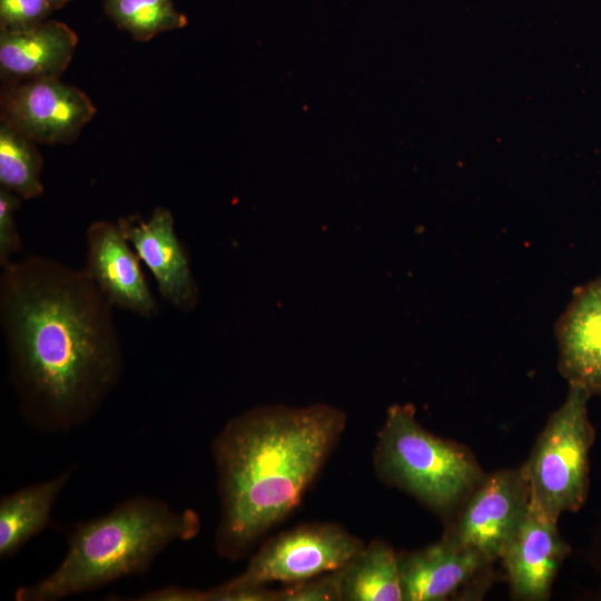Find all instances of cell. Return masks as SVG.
<instances>
[{
  "label": "cell",
  "instance_id": "cell-16",
  "mask_svg": "<svg viewBox=\"0 0 601 601\" xmlns=\"http://www.w3.org/2000/svg\"><path fill=\"white\" fill-rule=\"evenodd\" d=\"M343 601L403 600L397 553L373 540L338 570Z\"/></svg>",
  "mask_w": 601,
  "mask_h": 601
},
{
  "label": "cell",
  "instance_id": "cell-13",
  "mask_svg": "<svg viewBox=\"0 0 601 601\" xmlns=\"http://www.w3.org/2000/svg\"><path fill=\"white\" fill-rule=\"evenodd\" d=\"M403 600L442 601L467 588L492 562L443 536L421 550L397 553Z\"/></svg>",
  "mask_w": 601,
  "mask_h": 601
},
{
  "label": "cell",
  "instance_id": "cell-3",
  "mask_svg": "<svg viewBox=\"0 0 601 601\" xmlns=\"http://www.w3.org/2000/svg\"><path fill=\"white\" fill-rule=\"evenodd\" d=\"M200 519L166 501L140 495L75 525L67 551L47 577L14 592L17 601H57L147 572L170 543L194 539Z\"/></svg>",
  "mask_w": 601,
  "mask_h": 601
},
{
  "label": "cell",
  "instance_id": "cell-6",
  "mask_svg": "<svg viewBox=\"0 0 601 601\" xmlns=\"http://www.w3.org/2000/svg\"><path fill=\"white\" fill-rule=\"evenodd\" d=\"M363 545L361 539L336 523L302 524L266 541L240 574L219 587L304 581L339 570Z\"/></svg>",
  "mask_w": 601,
  "mask_h": 601
},
{
  "label": "cell",
  "instance_id": "cell-22",
  "mask_svg": "<svg viewBox=\"0 0 601 601\" xmlns=\"http://www.w3.org/2000/svg\"><path fill=\"white\" fill-rule=\"evenodd\" d=\"M134 600L139 601H205V591L180 588L166 587L158 590H151L144 594L137 595Z\"/></svg>",
  "mask_w": 601,
  "mask_h": 601
},
{
  "label": "cell",
  "instance_id": "cell-7",
  "mask_svg": "<svg viewBox=\"0 0 601 601\" xmlns=\"http://www.w3.org/2000/svg\"><path fill=\"white\" fill-rule=\"evenodd\" d=\"M95 114L88 95L60 78L1 86L0 121L36 144L73 142Z\"/></svg>",
  "mask_w": 601,
  "mask_h": 601
},
{
  "label": "cell",
  "instance_id": "cell-9",
  "mask_svg": "<svg viewBox=\"0 0 601 601\" xmlns=\"http://www.w3.org/2000/svg\"><path fill=\"white\" fill-rule=\"evenodd\" d=\"M83 270L114 308L152 318L159 305L146 280L140 259L118 221L95 220L85 234Z\"/></svg>",
  "mask_w": 601,
  "mask_h": 601
},
{
  "label": "cell",
  "instance_id": "cell-8",
  "mask_svg": "<svg viewBox=\"0 0 601 601\" xmlns=\"http://www.w3.org/2000/svg\"><path fill=\"white\" fill-rule=\"evenodd\" d=\"M530 509L522 469L484 476L465 499L463 509L444 536L490 562L500 560Z\"/></svg>",
  "mask_w": 601,
  "mask_h": 601
},
{
  "label": "cell",
  "instance_id": "cell-17",
  "mask_svg": "<svg viewBox=\"0 0 601 601\" xmlns=\"http://www.w3.org/2000/svg\"><path fill=\"white\" fill-rule=\"evenodd\" d=\"M37 145L0 121V187L21 199H32L43 194V159Z\"/></svg>",
  "mask_w": 601,
  "mask_h": 601
},
{
  "label": "cell",
  "instance_id": "cell-21",
  "mask_svg": "<svg viewBox=\"0 0 601 601\" xmlns=\"http://www.w3.org/2000/svg\"><path fill=\"white\" fill-rule=\"evenodd\" d=\"M21 198L12 191L0 187V266L9 265L12 256L21 250V238L18 231L16 214L21 206Z\"/></svg>",
  "mask_w": 601,
  "mask_h": 601
},
{
  "label": "cell",
  "instance_id": "cell-18",
  "mask_svg": "<svg viewBox=\"0 0 601 601\" xmlns=\"http://www.w3.org/2000/svg\"><path fill=\"white\" fill-rule=\"evenodd\" d=\"M111 21L136 41L147 42L161 32L187 24L173 0H102Z\"/></svg>",
  "mask_w": 601,
  "mask_h": 601
},
{
  "label": "cell",
  "instance_id": "cell-5",
  "mask_svg": "<svg viewBox=\"0 0 601 601\" xmlns=\"http://www.w3.org/2000/svg\"><path fill=\"white\" fill-rule=\"evenodd\" d=\"M590 397L585 388L569 384L564 402L548 420L521 467L530 505L555 522L565 512L579 511L588 496L589 452L595 437L588 415Z\"/></svg>",
  "mask_w": 601,
  "mask_h": 601
},
{
  "label": "cell",
  "instance_id": "cell-2",
  "mask_svg": "<svg viewBox=\"0 0 601 601\" xmlns=\"http://www.w3.org/2000/svg\"><path fill=\"white\" fill-rule=\"evenodd\" d=\"M345 425V413L327 404L258 406L226 423L213 443L218 555L245 556L299 504Z\"/></svg>",
  "mask_w": 601,
  "mask_h": 601
},
{
  "label": "cell",
  "instance_id": "cell-15",
  "mask_svg": "<svg viewBox=\"0 0 601 601\" xmlns=\"http://www.w3.org/2000/svg\"><path fill=\"white\" fill-rule=\"evenodd\" d=\"M72 470L38 482L0 500V556H13L27 542L48 525L52 509L70 480Z\"/></svg>",
  "mask_w": 601,
  "mask_h": 601
},
{
  "label": "cell",
  "instance_id": "cell-4",
  "mask_svg": "<svg viewBox=\"0 0 601 601\" xmlns=\"http://www.w3.org/2000/svg\"><path fill=\"white\" fill-rule=\"evenodd\" d=\"M373 462L382 481L439 513L459 506L485 476L467 449L425 430L411 404L387 410Z\"/></svg>",
  "mask_w": 601,
  "mask_h": 601
},
{
  "label": "cell",
  "instance_id": "cell-19",
  "mask_svg": "<svg viewBox=\"0 0 601 601\" xmlns=\"http://www.w3.org/2000/svg\"><path fill=\"white\" fill-rule=\"evenodd\" d=\"M52 8L46 0H0V30L20 31L48 20Z\"/></svg>",
  "mask_w": 601,
  "mask_h": 601
},
{
  "label": "cell",
  "instance_id": "cell-14",
  "mask_svg": "<svg viewBox=\"0 0 601 601\" xmlns=\"http://www.w3.org/2000/svg\"><path fill=\"white\" fill-rule=\"evenodd\" d=\"M77 45V33L57 20H46L20 31L0 30L2 83L60 78L69 67Z\"/></svg>",
  "mask_w": 601,
  "mask_h": 601
},
{
  "label": "cell",
  "instance_id": "cell-23",
  "mask_svg": "<svg viewBox=\"0 0 601 601\" xmlns=\"http://www.w3.org/2000/svg\"><path fill=\"white\" fill-rule=\"evenodd\" d=\"M71 0H46V2L52 8V10H57L66 6Z\"/></svg>",
  "mask_w": 601,
  "mask_h": 601
},
{
  "label": "cell",
  "instance_id": "cell-11",
  "mask_svg": "<svg viewBox=\"0 0 601 601\" xmlns=\"http://www.w3.org/2000/svg\"><path fill=\"white\" fill-rule=\"evenodd\" d=\"M569 552V545L559 533L558 522L530 505L500 559L512 597L525 601L549 599L556 572Z\"/></svg>",
  "mask_w": 601,
  "mask_h": 601
},
{
  "label": "cell",
  "instance_id": "cell-1",
  "mask_svg": "<svg viewBox=\"0 0 601 601\" xmlns=\"http://www.w3.org/2000/svg\"><path fill=\"white\" fill-rule=\"evenodd\" d=\"M0 326L19 412L47 433L76 428L120 382L114 307L83 268L41 255L2 268Z\"/></svg>",
  "mask_w": 601,
  "mask_h": 601
},
{
  "label": "cell",
  "instance_id": "cell-20",
  "mask_svg": "<svg viewBox=\"0 0 601 601\" xmlns=\"http://www.w3.org/2000/svg\"><path fill=\"white\" fill-rule=\"evenodd\" d=\"M278 601H343L338 570L279 590Z\"/></svg>",
  "mask_w": 601,
  "mask_h": 601
},
{
  "label": "cell",
  "instance_id": "cell-10",
  "mask_svg": "<svg viewBox=\"0 0 601 601\" xmlns=\"http://www.w3.org/2000/svg\"><path fill=\"white\" fill-rule=\"evenodd\" d=\"M117 221L152 275L160 296L181 313L193 312L199 300V288L186 248L176 233L173 213L156 207L147 219L134 215Z\"/></svg>",
  "mask_w": 601,
  "mask_h": 601
},
{
  "label": "cell",
  "instance_id": "cell-12",
  "mask_svg": "<svg viewBox=\"0 0 601 601\" xmlns=\"http://www.w3.org/2000/svg\"><path fill=\"white\" fill-rule=\"evenodd\" d=\"M554 332L561 375L601 396V275L574 289Z\"/></svg>",
  "mask_w": 601,
  "mask_h": 601
}]
</instances>
